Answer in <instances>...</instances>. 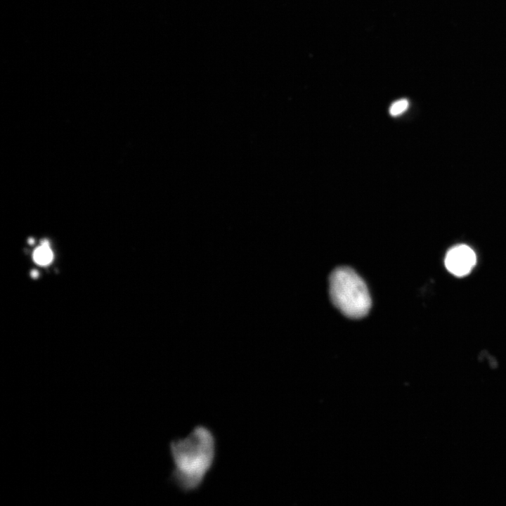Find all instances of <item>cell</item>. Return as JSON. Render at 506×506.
Listing matches in <instances>:
<instances>
[{"mask_svg":"<svg viewBox=\"0 0 506 506\" xmlns=\"http://www.w3.org/2000/svg\"><path fill=\"white\" fill-rule=\"evenodd\" d=\"M476 257L473 249L466 245L452 247L445 257L448 271L456 276L467 275L473 268Z\"/></svg>","mask_w":506,"mask_h":506,"instance_id":"3957f363","label":"cell"},{"mask_svg":"<svg viewBox=\"0 0 506 506\" xmlns=\"http://www.w3.org/2000/svg\"><path fill=\"white\" fill-rule=\"evenodd\" d=\"M172 468L169 481L181 492L198 491L217 458V438L212 428L195 425L187 436L175 438L169 443Z\"/></svg>","mask_w":506,"mask_h":506,"instance_id":"6da1fadb","label":"cell"},{"mask_svg":"<svg viewBox=\"0 0 506 506\" xmlns=\"http://www.w3.org/2000/svg\"><path fill=\"white\" fill-rule=\"evenodd\" d=\"M408 100L403 98L394 102L389 108V113L392 116H398L405 112L408 108Z\"/></svg>","mask_w":506,"mask_h":506,"instance_id":"5b68a950","label":"cell"},{"mask_svg":"<svg viewBox=\"0 0 506 506\" xmlns=\"http://www.w3.org/2000/svg\"><path fill=\"white\" fill-rule=\"evenodd\" d=\"M34 261L39 265H47L53 259V253L48 242H42L33 254Z\"/></svg>","mask_w":506,"mask_h":506,"instance_id":"277c9868","label":"cell"},{"mask_svg":"<svg viewBox=\"0 0 506 506\" xmlns=\"http://www.w3.org/2000/svg\"><path fill=\"white\" fill-rule=\"evenodd\" d=\"M329 291L334 305L349 318H362L370 309L371 299L365 283L349 267H338L331 273Z\"/></svg>","mask_w":506,"mask_h":506,"instance_id":"7a4b0ae2","label":"cell"}]
</instances>
